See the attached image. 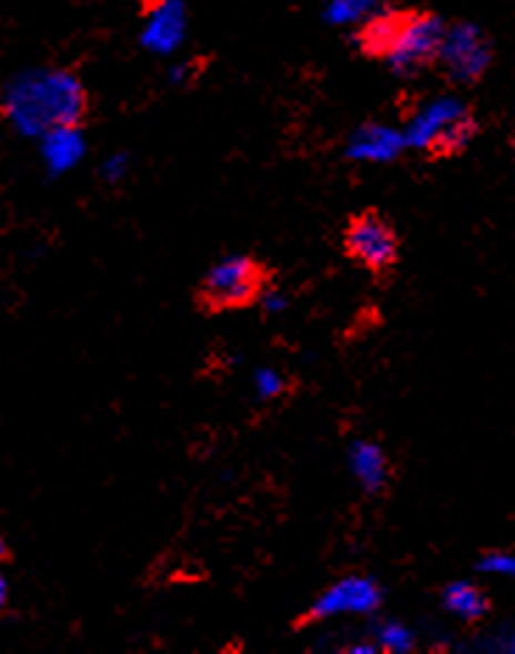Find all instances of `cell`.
<instances>
[{
	"label": "cell",
	"mask_w": 515,
	"mask_h": 654,
	"mask_svg": "<svg viewBox=\"0 0 515 654\" xmlns=\"http://www.w3.org/2000/svg\"><path fill=\"white\" fill-rule=\"evenodd\" d=\"M445 34H448V29H445V23L437 14L423 12V9H410L398 42H395L386 64L393 71L404 73V76L426 71L434 62H440Z\"/></svg>",
	"instance_id": "5b68a950"
},
{
	"label": "cell",
	"mask_w": 515,
	"mask_h": 654,
	"mask_svg": "<svg viewBox=\"0 0 515 654\" xmlns=\"http://www.w3.org/2000/svg\"><path fill=\"white\" fill-rule=\"evenodd\" d=\"M12 545H9V540L3 538V534H0V568L3 565H9V562H12Z\"/></svg>",
	"instance_id": "30bf717a"
},
{
	"label": "cell",
	"mask_w": 515,
	"mask_h": 654,
	"mask_svg": "<svg viewBox=\"0 0 515 654\" xmlns=\"http://www.w3.org/2000/svg\"><path fill=\"white\" fill-rule=\"evenodd\" d=\"M277 272L252 255H233L205 272L193 288V308L202 316H224L255 308L275 286Z\"/></svg>",
	"instance_id": "7a4b0ae2"
},
{
	"label": "cell",
	"mask_w": 515,
	"mask_h": 654,
	"mask_svg": "<svg viewBox=\"0 0 515 654\" xmlns=\"http://www.w3.org/2000/svg\"><path fill=\"white\" fill-rule=\"evenodd\" d=\"M479 132L474 112L460 104H437L417 121L412 141L423 149L432 160L457 157L460 152L468 149Z\"/></svg>",
	"instance_id": "277c9868"
},
{
	"label": "cell",
	"mask_w": 515,
	"mask_h": 654,
	"mask_svg": "<svg viewBox=\"0 0 515 654\" xmlns=\"http://www.w3.org/2000/svg\"><path fill=\"white\" fill-rule=\"evenodd\" d=\"M487 568H496V571H515V560H507V556H491Z\"/></svg>",
	"instance_id": "9c48e42d"
},
{
	"label": "cell",
	"mask_w": 515,
	"mask_h": 654,
	"mask_svg": "<svg viewBox=\"0 0 515 654\" xmlns=\"http://www.w3.org/2000/svg\"><path fill=\"white\" fill-rule=\"evenodd\" d=\"M9 604V584L7 579H3V573H0V610L7 607Z\"/></svg>",
	"instance_id": "8fae6325"
},
{
	"label": "cell",
	"mask_w": 515,
	"mask_h": 654,
	"mask_svg": "<svg viewBox=\"0 0 515 654\" xmlns=\"http://www.w3.org/2000/svg\"><path fill=\"white\" fill-rule=\"evenodd\" d=\"M88 112V90L68 71L23 79L3 99V115L29 132H68L84 123Z\"/></svg>",
	"instance_id": "6da1fadb"
},
{
	"label": "cell",
	"mask_w": 515,
	"mask_h": 654,
	"mask_svg": "<svg viewBox=\"0 0 515 654\" xmlns=\"http://www.w3.org/2000/svg\"><path fill=\"white\" fill-rule=\"evenodd\" d=\"M445 607L451 610L454 615H460L463 621L474 624V621H482L487 613H491V599L485 596L482 587L471 582H454L445 587L443 593Z\"/></svg>",
	"instance_id": "ba28073f"
},
{
	"label": "cell",
	"mask_w": 515,
	"mask_h": 654,
	"mask_svg": "<svg viewBox=\"0 0 515 654\" xmlns=\"http://www.w3.org/2000/svg\"><path fill=\"white\" fill-rule=\"evenodd\" d=\"M440 59L448 64L451 76L460 82H474L487 64V53L474 34H445Z\"/></svg>",
	"instance_id": "52a82bcc"
},
{
	"label": "cell",
	"mask_w": 515,
	"mask_h": 654,
	"mask_svg": "<svg viewBox=\"0 0 515 654\" xmlns=\"http://www.w3.org/2000/svg\"><path fill=\"white\" fill-rule=\"evenodd\" d=\"M340 244L342 255L353 266L378 280L393 275L401 264V235L378 207H364L353 213L342 227Z\"/></svg>",
	"instance_id": "3957f363"
},
{
	"label": "cell",
	"mask_w": 515,
	"mask_h": 654,
	"mask_svg": "<svg viewBox=\"0 0 515 654\" xmlns=\"http://www.w3.org/2000/svg\"><path fill=\"white\" fill-rule=\"evenodd\" d=\"M406 14L410 9H384V12L373 14V18L364 20L356 31V48L362 57L375 59V62H386L390 53H393L395 42H398L401 29L406 23Z\"/></svg>",
	"instance_id": "8992f818"
}]
</instances>
